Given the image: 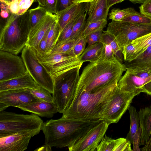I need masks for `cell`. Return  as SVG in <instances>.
I'll list each match as a JSON object with an SVG mask.
<instances>
[{"instance_id":"obj_12","label":"cell","mask_w":151,"mask_h":151,"mask_svg":"<svg viewBox=\"0 0 151 151\" xmlns=\"http://www.w3.org/2000/svg\"><path fill=\"white\" fill-rule=\"evenodd\" d=\"M117 86L122 92L139 94L145 92L151 96V77L142 79L135 75L127 69L120 78Z\"/></svg>"},{"instance_id":"obj_43","label":"cell","mask_w":151,"mask_h":151,"mask_svg":"<svg viewBox=\"0 0 151 151\" xmlns=\"http://www.w3.org/2000/svg\"><path fill=\"white\" fill-rule=\"evenodd\" d=\"M75 0H58L57 10V13L68 8L74 4Z\"/></svg>"},{"instance_id":"obj_48","label":"cell","mask_w":151,"mask_h":151,"mask_svg":"<svg viewBox=\"0 0 151 151\" xmlns=\"http://www.w3.org/2000/svg\"><path fill=\"white\" fill-rule=\"evenodd\" d=\"M52 147L50 145L45 144L41 147L37 148L35 150V151H50L52 150Z\"/></svg>"},{"instance_id":"obj_32","label":"cell","mask_w":151,"mask_h":151,"mask_svg":"<svg viewBox=\"0 0 151 151\" xmlns=\"http://www.w3.org/2000/svg\"><path fill=\"white\" fill-rule=\"evenodd\" d=\"M136 11L134 9L131 7L123 9H114L111 10L109 13V18L113 21H122L127 16Z\"/></svg>"},{"instance_id":"obj_6","label":"cell","mask_w":151,"mask_h":151,"mask_svg":"<svg viewBox=\"0 0 151 151\" xmlns=\"http://www.w3.org/2000/svg\"><path fill=\"white\" fill-rule=\"evenodd\" d=\"M81 68L53 78L52 102L60 113H63L69 107L73 100L79 78Z\"/></svg>"},{"instance_id":"obj_37","label":"cell","mask_w":151,"mask_h":151,"mask_svg":"<svg viewBox=\"0 0 151 151\" xmlns=\"http://www.w3.org/2000/svg\"><path fill=\"white\" fill-rule=\"evenodd\" d=\"M85 12H86L81 13L76 16L65 26L60 35L56 43L70 39L72 33L73 27L74 23L79 15Z\"/></svg>"},{"instance_id":"obj_13","label":"cell","mask_w":151,"mask_h":151,"mask_svg":"<svg viewBox=\"0 0 151 151\" xmlns=\"http://www.w3.org/2000/svg\"><path fill=\"white\" fill-rule=\"evenodd\" d=\"M57 19L56 14L47 12L30 30L28 41L26 46L29 47L33 50H37L40 41Z\"/></svg>"},{"instance_id":"obj_4","label":"cell","mask_w":151,"mask_h":151,"mask_svg":"<svg viewBox=\"0 0 151 151\" xmlns=\"http://www.w3.org/2000/svg\"><path fill=\"white\" fill-rule=\"evenodd\" d=\"M29 32L28 11L21 15L11 14L1 28L0 50L17 55L26 46Z\"/></svg>"},{"instance_id":"obj_8","label":"cell","mask_w":151,"mask_h":151,"mask_svg":"<svg viewBox=\"0 0 151 151\" xmlns=\"http://www.w3.org/2000/svg\"><path fill=\"white\" fill-rule=\"evenodd\" d=\"M21 57L27 71L36 82L52 94L53 79L44 66L39 62L31 49L25 46L22 51Z\"/></svg>"},{"instance_id":"obj_17","label":"cell","mask_w":151,"mask_h":151,"mask_svg":"<svg viewBox=\"0 0 151 151\" xmlns=\"http://www.w3.org/2000/svg\"><path fill=\"white\" fill-rule=\"evenodd\" d=\"M40 87L27 71L22 76L0 82V91L26 88L37 89Z\"/></svg>"},{"instance_id":"obj_16","label":"cell","mask_w":151,"mask_h":151,"mask_svg":"<svg viewBox=\"0 0 151 151\" xmlns=\"http://www.w3.org/2000/svg\"><path fill=\"white\" fill-rule=\"evenodd\" d=\"M89 5V3L88 2L74 3L55 14L57 16V20L60 28V35L72 20L81 13L88 10Z\"/></svg>"},{"instance_id":"obj_33","label":"cell","mask_w":151,"mask_h":151,"mask_svg":"<svg viewBox=\"0 0 151 151\" xmlns=\"http://www.w3.org/2000/svg\"><path fill=\"white\" fill-rule=\"evenodd\" d=\"M122 22H127L140 24L151 23V17L140 12H135L127 16Z\"/></svg>"},{"instance_id":"obj_51","label":"cell","mask_w":151,"mask_h":151,"mask_svg":"<svg viewBox=\"0 0 151 151\" xmlns=\"http://www.w3.org/2000/svg\"><path fill=\"white\" fill-rule=\"evenodd\" d=\"M132 3L135 4L136 3L143 4L147 0H129Z\"/></svg>"},{"instance_id":"obj_2","label":"cell","mask_w":151,"mask_h":151,"mask_svg":"<svg viewBox=\"0 0 151 151\" xmlns=\"http://www.w3.org/2000/svg\"><path fill=\"white\" fill-rule=\"evenodd\" d=\"M102 120H86L63 117L44 122L45 144L52 147H70Z\"/></svg>"},{"instance_id":"obj_30","label":"cell","mask_w":151,"mask_h":151,"mask_svg":"<svg viewBox=\"0 0 151 151\" xmlns=\"http://www.w3.org/2000/svg\"><path fill=\"white\" fill-rule=\"evenodd\" d=\"M88 10L81 14L74 23L70 39L76 40L84 28L86 23V17Z\"/></svg>"},{"instance_id":"obj_40","label":"cell","mask_w":151,"mask_h":151,"mask_svg":"<svg viewBox=\"0 0 151 151\" xmlns=\"http://www.w3.org/2000/svg\"><path fill=\"white\" fill-rule=\"evenodd\" d=\"M135 51V47L131 42L124 47L122 50L124 60L130 62L134 55Z\"/></svg>"},{"instance_id":"obj_41","label":"cell","mask_w":151,"mask_h":151,"mask_svg":"<svg viewBox=\"0 0 151 151\" xmlns=\"http://www.w3.org/2000/svg\"><path fill=\"white\" fill-rule=\"evenodd\" d=\"M103 30H100L91 33L86 37V42L88 45H90L101 42Z\"/></svg>"},{"instance_id":"obj_29","label":"cell","mask_w":151,"mask_h":151,"mask_svg":"<svg viewBox=\"0 0 151 151\" xmlns=\"http://www.w3.org/2000/svg\"><path fill=\"white\" fill-rule=\"evenodd\" d=\"M107 20H102L90 23L85 26L78 38L86 37L88 35L100 30H103L107 24Z\"/></svg>"},{"instance_id":"obj_25","label":"cell","mask_w":151,"mask_h":151,"mask_svg":"<svg viewBox=\"0 0 151 151\" xmlns=\"http://www.w3.org/2000/svg\"><path fill=\"white\" fill-rule=\"evenodd\" d=\"M128 109L130 116V126L126 138L132 144L134 136L139 127V117L138 112L134 106L130 105Z\"/></svg>"},{"instance_id":"obj_52","label":"cell","mask_w":151,"mask_h":151,"mask_svg":"<svg viewBox=\"0 0 151 151\" xmlns=\"http://www.w3.org/2000/svg\"><path fill=\"white\" fill-rule=\"evenodd\" d=\"M93 0H75L74 3H80L85 2L90 3Z\"/></svg>"},{"instance_id":"obj_53","label":"cell","mask_w":151,"mask_h":151,"mask_svg":"<svg viewBox=\"0 0 151 151\" xmlns=\"http://www.w3.org/2000/svg\"><path fill=\"white\" fill-rule=\"evenodd\" d=\"M8 107L5 104L0 102V111H4Z\"/></svg>"},{"instance_id":"obj_22","label":"cell","mask_w":151,"mask_h":151,"mask_svg":"<svg viewBox=\"0 0 151 151\" xmlns=\"http://www.w3.org/2000/svg\"><path fill=\"white\" fill-rule=\"evenodd\" d=\"M103 46V43L101 42L88 45L81 55L78 57L79 61L83 63L94 61L99 59Z\"/></svg>"},{"instance_id":"obj_54","label":"cell","mask_w":151,"mask_h":151,"mask_svg":"<svg viewBox=\"0 0 151 151\" xmlns=\"http://www.w3.org/2000/svg\"><path fill=\"white\" fill-rule=\"evenodd\" d=\"M4 2L6 3H9L13 0H3Z\"/></svg>"},{"instance_id":"obj_21","label":"cell","mask_w":151,"mask_h":151,"mask_svg":"<svg viewBox=\"0 0 151 151\" xmlns=\"http://www.w3.org/2000/svg\"><path fill=\"white\" fill-rule=\"evenodd\" d=\"M138 113L141 131L140 146L146 144L151 135V105L140 109Z\"/></svg>"},{"instance_id":"obj_36","label":"cell","mask_w":151,"mask_h":151,"mask_svg":"<svg viewBox=\"0 0 151 151\" xmlns=\"http://www.w3.org/2000/svg\"><path fill=\"white\" fill-rule=\"evenodd\" d=\"M57 1L58 0H35L34 2H37L38 6L47 12L56 14Z\"/></svg>"},{"instance_id":"obj_39","label":"cell","mask_w":151,"mask_h":151,"mask_svg":"<svg viewBox=\"0 0 151 151\" xmlns=\"http://www.w3.org/2000/svg\"><path fill=\"white\" fill-rule=\"evenodd\" d=\"M116 58L115 54L111 48L108 45L103 43V46L99 59L109 61Z\"/></svg>"},{"instance_id":"obj_47","label":"cell","mask_w":151,"mask_h":151,"mask_svg":"<svg viewBox=\"0 0 151 151\" xmlns=\"http://www.w3.org/2000/svg\"><path fill=\"white\" fill-rule=\"evenodd\" d=\"M142 151H151V135L145 145L140 150Z\"/></svg>"},{"instance_id":"obj_27","label":"cell","mask_w":151,"mask_h":151,"mask_svg":"<svg viewBox=\"0 0 151 151\" xmlns=\"http://www.w3.org/2000/svg\"><path fill=\"white\" fill-rule=\"evenodd\" d=\"M76 40L68 39L57 43L47 54H60L69 55L72 50Z\"/></svg>"},{"instance_id":"obj_15","label":"cell","mask_w":151,"mask_h":151,"mask_svg":"<svg viewBox=\"0 0 151 151\" xmlns=\"http://www.w3.org/2000/svg\"><path fill=\"white\" fill-rule=\"evenodd\" d=\"M36 134L20 132L0 137V151H24L28 147L31 138Z\"/></svg>"},{"instance_id":"obj_35","label":"cell","mask_w":151,"mask_h":151,"mask_svg":"<svg viewBox=\"0 0 151 151\" xmlns=\"http://www.w3.org/2000/svg\"><path fill=\"white\" fill-rule=\"evenodd\" d=\"M86 43V37L78 38L69 56L76 57L79 56L85 49Z\"/></svg>"},{"instance_id":"obj_10","label":"cell","mask_w":151,"mask_h":151,"mask_svg":"<svg viewBox=\"0 0 151 151\" xmlns=\"http://www.w3.org/2000/svg\"><path fill=\"white\" fill-rule=\"evenodd\" d=\"M27 73L22 57L0 50V82L22 76Z\"/></svg>"},{"instance_id":"obj_14","label":"cell","mask_w":151,"mask_h":151,"mask_svg":"<svg viewBox=\"0 0 151 151\" xmlns=\"http://www.w3.org/2000/svg\"><path fill=\"white\" fill-rule=\"evenodd\" d=\"M38 101L27 88L0 91V102L8 107L19 108Z\"/></svg>"},{"instance_id":"obj_23","label":"cell","mask_w":151,"mask_h":151,"mask_svg":"<svg viewBox=\"0 0 151 151\" xmlns=\"http://www.w3.org/2000/svg\"><path fill=\"white\" fill-rule=\"evenodd\" d=\"M131 43L135 47V51L130 62L137 58L151 46V32L134 40Z\"/></svg>"},{"instance_id":"obj_44","label":"cell","mask_w":151,"mask_h":151,"mask_svg":"<svg viewBox=\"0 0 151 151\" xmlns=\"http://www.w3.org/2000/svg\"><path fill=\"white\" fill-rule=\"evenodd\" d=\"M140 12L151 17V0H147L139 6Z\"/></svg>"},{"instance_id":"obj_18","label":"cell","mask_w":151,"mask_h":151,"mask_svg":"<svg viewBox=\"0 0 151 151\" xmlns=\"http://www.w3.org/2000/svg\"><path fill=\"white\" fill-rule=\"evenodd\" d=\"M41 117L50 118L58 112L57 107L53 102L38 101L19 108Z\"/></svg>"},{"instance_id":"obj_11","label":"cell","mask_w":151,"mask_h":151,"mask_svg":"<svg viewBox=\"0 0 151 151\" xmlns=\"http://www.w3.org/2000/svg\"><path fill=\"white\" fill-rule=\"evenodd\" d=\"M109 124L102 120L73 146L70 151H94L104 137Z\"/></svg>"},{"instance_id":"obj_49","label":"cell","mask_w":151,"mask_h":151,"mask_svg":"<svg viewBox=\"0 0 151 151\" xmlns=\"http://www.w3.org/2000/svg\"><path fill=\"white\" fill-rule=\"evenodd\" d=\"M125 0H107L108 7L109 9L114 5L121 2Z\"/></svg>"},{"instance_id":"obj_3","label":"cell","mask_w":151,"mask_h":151,"mask_svg":"<svg viewBox=\"0 0 151 151\" xmlns=\"http://www.w3.org/2000/svg\"><path fill=\"white\" fill-rule=\"evenodd\" d=\"M126 70L125 65L116 58L111 60L99 59L90 62L80 76L76 90L95 92L109 82L120 79Z\"/></svg>"},{"instance_id":"obj_1","label":"cell","mask_w":151,"mask_h":151,"mask_svg":"<svg viewBox=\"0 0 151 151\" xmlns=\"http://www.w3.org/2000/svg\"><path fill=\"white\" fill-rule=\"evenodd\" d=\"M119 79L112 81L95 92L76 90L74 96L62 117L86 120H101Z\"/></svg>"},{"instance_id":"obj_5","label":"cell","mask_w":151,"mask_h":151,"mask_svg":"<svg viewBox=\"0 0 151 151\" xmlns=\"http://www.w3.org/2000/svg\"><path fill=\"white\" fill-rule=\"evenodd\" d=\"M44 122L37 114H17L5 111H0V137L18 132L39 134Z\"/></svg>"},{"instance_id":"obj_24","label":"cell","mask_w":151,"mask_h":151,"mask_svg":"<svg viewBox=\"0 0 151 151\" xmlns=\"http://www.w3.org/2000/svg\"><path fill=\"white\" fill-rule=\"evenodd\" d=\"M101 42L109 46L114 52L116 58L123 63L124 57L121 48L114 37L106 31L102 33Z\"/></svg>"},{"instance_id":"obj_46","label":"cell","mask_w":151,"mask_h":151,"mask_svg":"<svg viewBox=\"0 0 151 151\" xmlns=\"http://www.w3.org/2000/svg\"><path fill=\"white\" fill-rule=\"evenodd\" d=\"M19 0H13L9 3H6L11 14H17L18 13L19 10Z\"/></svg>"},{"instance_id":"obj_42","label":"cell","mask_w":151,"mask_h":151,"mask_svg":"<svg viewBox=\"0 0 151 151\" xmlns=\"http://www.w3.org/2000/svg\"><path fill=\"white\" fill-rule=\"evenodd\" d=\"M35 0H19V10L17 15H21L25 13Z\"/></svg>"},{"instance_id":"obj_34","label":"cell","mask_w":151,"mask_h":151,"mask_svg":"<svg viewBox=\"0 0 151 151\" xmlns=\"http://www.w3.org/2000/svg\"><path fill=\"white\" fill-rule=\"evenodd\" d=\"M29 92L40 101L53 102V97L51 93L44 88L40 87L37 89L27 88Z\"/></svg>"},{"instance_id":"obj_38","label":"cell","mask_w":151,"mask_h":151,"mask_svg":"<svg viewBox=\"0 0 151 151\" xmlns=\"http://www.w3.org/2000/svg\"><path fill=\"white\" fill-rule=\"evenodd\" d=\"M126 69L136 76L142 79H146L151 77V67H132Z\"/></svg>"},{"instance_id":"obj_20","label":"cell","mask_w":151,"mask_h":151,"mask_svg":"<svg viewBox=\"0 0 151 151\" xmlns=\"http://www.w3.org/2000/svg\"><path fill=\"white\" fill-rule=\"evenodd\" d=\"M109 9L107 0H93L89 3L88 17L85 25L94 22L107 20Z\"/></svg>"},{"instance_id":"obj_45","label":"cell","mask_w":151,"mask_h":151,"mask_svg":"<svg viewBox=\"0 0 151 151\" xmlns=\"http://www.w3.org/2000/svg\"><path fill=\"white\" fill-rule=\"evenodd\" d=\"M141 133V129L139 127L134 138L132 143L133 145V151H140L141 150L139 148V146L140 142Z\"/></svg>"},{"instance_id":"obj_9","label":"cell","mask_w":151,"mask_h":151,"mask_svg":"<svg viewBox=\"0 0 151 151\" xmlns=\"http://www.w3.org/2000/svg\"><path fill=\"white\" fill-rule=\"evenodd\" d=\"M137 93L121 91L118 86L104 112L101 120L110 124L117 123L125 113Z\"/></svg>"},{"instance_id":"obj_50","label":"cell","mask_w":151,"mask_h":151,"mask_svg":"<svg viewBox=\"0 0 151 151\" xmlns=\"http://www.w3.org/2000/svg\"><path fill=\"white\" fill-rule=\"evenodd\" d=\"M1 10V15L2 17L6 18L9 17V11L5 10Z\"/></svg>"},{"instance_id":"obj_31","label":"cell","mask_w":151,"mask_h":151,"mask_svg":"<svg viewBox=\"0 0 151 151\" xmlns=\"http://www.w3.org/2000/svg\"><path fill=\"white\" fill-rule=\"evenodd\" d=\"M28 12L30 31L46 14L47 12L38 6L36 8L29 10Z\"/></svg>"},{"instance_id":"obj_26","label":"cell","mask_w":151,"mask_h":151,"mask_svg":"<svg viewBox=\"0 0 151 151\" xmlns=\"http://www.w3.org/2000/svg\"><path fill=\"white\" fill-rule=\"evenodd\" d=\"M73 56L60 54H46L36 58L45 67H51L60 62L69 59Z\"/></svg>"},{"instance_id":"obj_7","label":"cell","mask_w":151,"mask_h":151,"mask_svg":"<svg viewBox=\"0 0 151 151\" xmlns=\"http://www.w3.org/2000/svg\"><path fill=\"white\" fill-rule=\"evenodd\" d=\"M106 31L114 37L122 50L134 40L151 32V23L140 24L112 20Z\"/></svg>"},{"instance_id":"obj_28","label":"cell","mask_w":151,"mask_h":151,"mask_svg":"<svg viewBox=\"0 0 151 151\" xmlns=\"http://www.w3.org/2000/svg\"><path fill=\"white\" fill-rule=\"evenodd\" d=\"M60 28L57 19L52 25L47 33L46 54L55 45L60 35Z\"/></svg>"},{"instance_id":"obj_19","label":"cell","mask_w":151,"mask_h":151,"mask_svg":"<svg viewBox=\"0 0 151 151\" xmlns=\"http://www.w3.org/2000/svg\"><path fill=\"white\" fill-rule=\"evenodd\" d=\"M131 144L126 138L114 139L105 135L96 151H132Z\"/></svg>"}]
</instances>
